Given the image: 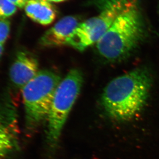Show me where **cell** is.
Listing matches in <instances>:
<instances>
[{"label":"cell","mask_w":159,"mask_h":159,"mask_svg":"<svg viewBox=\"0 0 159 159\" xmlns=\"http://www.w3.org/2000/svg\"><path fill=\"white\" fill-rule=\"evenodd\" d=\"M99 9L95 17L80 23L68 41L67 45L79 51L96 43L119 16L138 4L137 0H94Z\"/></svg>","instance_id":"277c9868"},{"label":"cell","mask_w":159,"mask_h":159,"mask_svg":"<svg viewBox=\"0 0 159 159\" xmlns=\"http://www.w3.org/2000/svg\"><path fill=\"white\" fill-rule=\"evenodd\" d=\"M48 1L52 2L54 3H60V2H62L65 1L66 0H48Z\"/></svg>","instance_id":"4fadbf2b"},{"label":"cell","mask_w":159,"mask_h":159,"mask_svg":"<svg viewBox=\"0 0 159 159\" xmlns=\"http://www.w3.org/2000/svg\"><path fill=\"white\" fill-rule=\"evenodd\" d=\"M16 11V6L9 0H0V20H6Z\"/></svg>","instance_id":"30bf717a"},{"label":"cell","mask_w":159,"mask_h":159,"mask_svg":"<svg viewBox=\"0 0 159 159\" xmlns=\"http://www.w3.org/2000/svg\"><path fill=\"white\" fill-rule=\"evenodd\" d=\"M3 50H4L3 45H0V59L1 58L2 55L3 54Z\"/></svg>","instance_id":"5bb4252c"},{"label":"cell","mask_w":159,"mask_h":159,"mask_svg":"<svg viewBox=\"0 0 159 159\" xmlns=\"http://www.w3.org/2000/svg\"><path fill=\"white\" fill-rule=\"evenodd\" d=\"M145 33L138 4L122 13L96 43L98 52L111 61L125 59L137 48Z\"/></svg>","instance_id":"7a4b0ae2"},{"label":"cell","mask_w":159,"mask_h":159,"mask_svg":"<svg viewBox=\"0 0 159 159\" xmlns=\"http://www.w3.org/2000/svg\"><path fill=\"white\" fill-rule=\"evenodd\" d=\"M80 23L78 19L72 16L62 18L43 34L39 44L46 48L67 45L68 39Z\"/></svg>","instance_id":"ba28073f"},{"label":"cell","mask_w":159,"mask_h":159,"mask_svg":"<svg viewBox=\"0 0 159 159\" xmlns=\"http://www.w3.org/2000/svg\"><path fill=\"white\" fill-rule=\"evenodd\" d=\"M62 80L54 71L44 70L21 89L25 113V129L32 135L47 120L54 93Z\"/></svg>","instance_id":"3957f363"},{"label":"cell","mask_w":159,"mask_h":159,"mask_svg":"<svg viewBox=\"0 0 159 159\" xmlns=\"http://www.w3.org/2000/svg\"><path fill=\"white\" fill-rule=\"evenodd\" d=\"M20 130L12 102H0V159H8L19 148Z\"/></svg>","instance_id":"8992f818"},{"label":"cell","mask_w":159,"mask_h":159,"mask_svg":"<svg viewBox=\"0 0 159 159\" xmlns=\"http://www.w3.org/2000/svg\"><path fill=\"white\" fill-rule=\"evenodd\" d=\"M41 1H48V0H41Z\"/></svg>","instance_id":"9a60e30c"},{"label":"cell","mask_w":159,"mask_h":159,"mask_svg":"<svg viewBox=\"0 0 159 159\" xmlns=\"http://www.w3.org/2000/svg\"><path fill=\"white\" fill-rule=\"evenodd\" d=\"M37 59L30 52H18L9 70V78L12 85L21 90L39 72Z\"/></svg>","instance_id":"52a82bcc"},{"label":"cell","mask_w":159,"mask_h":159,"mask_svg":"<svg viewBox=\"0 0 159 159\" xmlns=\"http://www.w3.org/2000/svg\"><path fill=\"white\" fill-rule=\"evenodd\" d=\"M12 3H13L17 7L20 9H22L25 7L26 3L29 0H9Z\"/></svg>","instance_id":"7c38bea8"},{"label":"cell","mask_w":159,"mask_h":159,"mask_svg":"<svg viewBox=\"0 0 159 159\" xmlns=\"http://www.w3.org/2000/svg\"><path fill=\"white\" fill-rule=\"evenodd\" d=\"M152 84V76L145 68H137L114 78L102 92L105 112L116 121L131 120L145 106Z\"/></svg>","instance_id":"6da1fadb"},{"label":"cell","mask_w":159,"mask_h":159,"mask_svg":"<svg viewBox=\"0 0 159 159\" xmlns=\"http://www.w3.org/2000/svg\"><path fill=\"white\" fill-rule=\"evenodd\" d=\"M11 28V23L8 20H0V45H3L7 40Z\"/></svg>","instance_id":"8fae6325"},{"label":"cell","mask_w":159,"mask_h":159,"mask_svg":"<svg viewBox=\"0 0 159 159\" xmlns=\"http://www.w3.org/2000/svg\"><path fill=\"white\" fill-rule=\"evenodd\" d=\"M83 83L79 70H71L62 80L54 93L47 118V140L51 149L55 148L68 116L78 98Z\"/></svg>","instance_id":"5b68a950"},{"label":"cell","mask_w":159,"mask_h":159,"mask_svg":"<svg viewBox=\"0 0 159 159\" xmlns=\"http://www.w3.org/2000/svg\"><path fill=\"white\" fill-rule=\"evenodd\" d=\"M24 10L27 17L42 25H48L54 21L56 11L48 1L29 0Z\"/></svg>","instance_id":"9c48e42d"}]
</instances>
